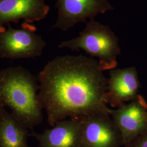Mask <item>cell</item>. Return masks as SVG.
<instances>
[{
	"label": "cell",
	"mask_w": 147,
	"mask_h": 147,
	"mask_svg": "<svg viewBox=\"0 0 147 147\" xmlns=\"http://www.w3.org/2000/svg\"><path fill=\"white\" fill-rule=\"evenodd\" d=\"M103 71L97 60L82 55L58 56L49 61L38 76V97L49 125L67 118L110 115Z\"/></svg>",
	"instance_id": "cell-1"
},
{
	"label": "cell",
	"mask_w": 147,
	"mask_h": 147,
	"mask_svg": "<svg viewBox=\"0 0 147 147\" xmlns=\"http://www.w3.org/2000/svg\"><path fill=\"white\" fill-rule=\"evenodd\" d=\"M38 88L36 78L22 67H9L0 71V101L26 128H33L42 121Z\"/></svg>",
	"instance_id": "cell-2"
},
{
	"label": "cell",
	"mask_w": 147,
	"mask_h": 147,
	"mask_svg": "<svg viewBox=\"0 0 147 147\" xmlns=\"http://www.w3.org/2000/svg\"><path fill=\"white\" fill-rule=\"evenodd\" d=\"M59 48H68L74 51L81 49L92 58H98V63L103 70H111L117 65V56L121 53L119 39L110 27L94 19L86 22L80 35L71 40L63 41Z\"/></svg>",
	"instance_id": "cell-3"
},
{
	"label": "cell",
	"mask_w": 147,
	"mask_h": 147,
	"mask_svg": "<svg viewBox=\"0 0 147 147\" xmlns=\"http://www.w3.org/2000/svg\"><path fill=\"white\" fill-rule=\"evenodd\" d=\"M0 26V57L11 59L35 58L42 55L46 42L36 33L35 27L24 23L22 28Z\"/></svg>",
	"instance_id": "cell-4"
},
{
	"label": "cell",
	"mask_w": 147,
	"mask_h": 147,
	"mask_svg": "<svg viewBox=\"0 0 147 147\" xmlns=\"http://www.w3.org/2000/svg\"><path fill=\"white\" fill-rule=\"evenodd\" d=\"M147 104L139 94L127 104L112 110L110 115L122 137L123 146L128 145L147 132Z\"/></svg>",
	"instance_id": "cell-5"
},
{
	"label": "cell",
	"mask_w": 147,
	"mask_h": 147,
	"mask_svg": "<svg viewBox=\"0 0 147 147\" xmlns=\"http://www.w3.org/2000/svg\"><path fill=\"white\" fill-rule=\"evenodd\" d=\"M58 16L53 28L67 31L76 24L94 19L98 14H104L114 8L109 0H57Z\"/></svg>",
	"instance_id": "cell-6"
},
{
	"label": "cell",
	"mask_w": 147,
	"mask_h": 147,
	"mask_svg": "<svg viewBox=\"0 0 147 147\" xmlns=\"http://www.w3.org/2000/svg\"><path fill=\"white\" fill-rule=\"evenodd\" d=\"M110 115L101 113L84 117L82 147H121V133Z\"/></svg>",
	"instance_id": "cell-7"
},
{
	"label": "cell",
	"mask_w": 147,
	"mask_h": 147,
	"mask_svg": "<svg viewBox=\"0 0 147 147\" xmlns=\"http://www.w3.org/2000/svg\"><path fill=\"white\" fill-rule=\"evenodd\" d=\"M140 82L135 67L112 69L107 79L106 100L111 107H119L138 95Z\"/></svg>",
	"instance_id": "cell-8"
},
{
	"label": "cell",
	"mask_w": 147,
	"mask_h": 147,
	"mask_svg": "<svg viewBox=\"0 0 147 147\" xmlns=\"http://www.w3.org/2000/svg\"><path fill=\"white\" fill-rule=\"evenodd\" d=\"M50 9L45 0H0V26L21 20L28 24L40 21Z\"/></svg>",
	"instance_id": "cell-9"
},
{
	"label": "cell",
	"mask_w": 147,
	"mask_h": 147,
	"mask_svg": "<svg viewBox=\"0 0 147 147\" xmlns=\"http://www.w3.org/2000/svg\"><path fill=\"white\" fill-rule=\"evenodd\" d=\"M82 118L58 121L42 134L33 131L32 135L42 147H82Z\"/></svg>",
	"instance_id": "cell-10"
},
{
	"label": "cell",
	"mask_w": 147,
	"mask_h": 147,
	"mask_svg": "<svg viewBox=\"0 0 147 147\" xmlns=\"http://www.w3.org/2000/svg\"><path fill=\"white\" fill-rule=\"evenodd\" d=\"M27 129L11 113L5 111L0 116V147H29Z\"/></svg>",
	"instance_id": "cell-11"
},
{
	"label": "cell",
	"mask_w": 147,
	"mask_h": 147,
	"mask_svg": "<svg viewBox=\"0 0 147 147\" xmlns=\"http://www.w3.org/2000/svg\"><path fill=\"white\" fill-rule=\"evenodd\" d=\"M127 147H147V132L138 137Z\"/></svg>",
	"instance_id": "cell-12"
},
{
	"label": "cell",
	"mask_w": 147,
	"mask_h": 147,
	"mask_svg": "<svg viewBox=\"0 0 147 147\" xmlns=\"http://www.w3.org/2000/svg\"><path fill=\"white\" fill-rule=\"evenodd\" d=\"M5 107L3 106V105L2 104V103L0 101V116L2 114V113L5 111V109L4 108Z\"/></svg>",
	"instance_id": "cell-13"
},
{
	"label": "cell",
	"mask_w": 147,
	"mask_h": 147,
	"mask_svg": "<svg viewBox=\"0 0 147 147\" xmlns=\"http://www.w3.org/2000/svg\"></svg>",
	"instance_id": "cell-14"
}]
</instances>
